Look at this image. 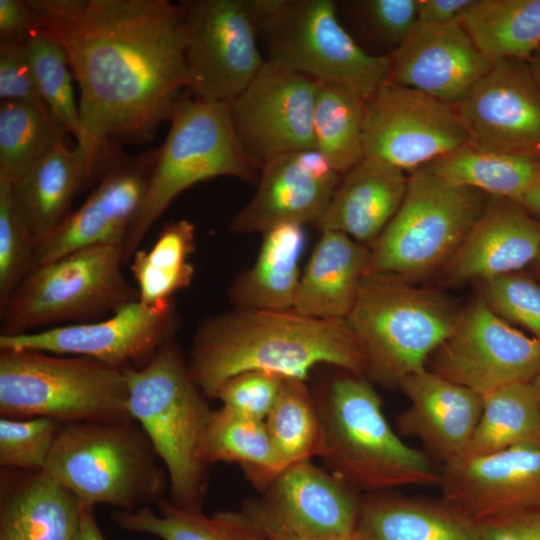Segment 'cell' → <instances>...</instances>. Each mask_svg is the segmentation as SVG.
<instances>
[{
  "instance_id": "cell-1",
  "label": "cell",
  "mask_w": 540,
  "mask_h": 540,
  "mask_svg": "<svg viewBox=\"0 0 540 540\" xmlns=\"http://www.w3.org/2000/svg\"><path fill=\"white\" fill-rule=\"evenodd\" d=\"M65 50L79 111L100 144L151 141L188 86L180 4L167 0H27Z\"/></svg>"
},
{
  "instance_id": "cell-2",
  "label": "cell",
  "mask_w": 540,
  "mask_h": 540,
  "mask_svg": "<svg viewBox=\"0 0 540 540\" xmlns=\"http://www.w3.org/2000/svg\"><path fill=\"white\" fill-rule=\"evenodd\" d=\"M319 364L362 376L363 347L347 319H318L296 312L235 307L197 327L187 367L206 398L247 371L307 380Z\"/></svg>"
},
{
  "instance_id": "cell-3",
  "label": "cell",
  "mask_w": 540,
  "mask_h": 540,
  "mask_svg": "<svg viewBox=\"0 0 540 540\" xmlns=\"http://www.w3.org/2000/svg\"><path fill=\"white\" fill-rule=\"evenodd\" d=\"M317 406L324 428L320 458L358 493L408 486H439L440 466L401 440L389 425L381 398L362 376L334 379Z\"/></svg>"
},
{
  "instance_id": "cell-4",
  "label": "cell",
  "mask_w": 540,
  "mask_h": 540,
  "mask_svg": "<svg viewBox=\"0 0 540 540\" xmlns=\"http://www.w3.org/2000/svg\"><path fill=\"white\" fill-rule=\"evenodd\" d=\"M128 411L150 440L169 479L173 504L201 509L208 466L201 441L213 410L194 382L175 338L141 367L124 369Z\"/></svg>"
},
{
  "instance_id": "cell-5",
  "label": "cell",
  "mask_w": 540,
  "mask_h": 540,
  "mask_svg": "<svg viewBox=\"0 0 540 540\" xmlns=\"http://www.w3.org/2000/svg\"><path fill=\"white\" fill-rule=\"evenodd\" d=\"M132 417L63 424L43 469L84 506L123 511L158 503L169 488L165 469Z\"/></svg>"
},
{
  "instance_id": "cell-6",
  "label": "cell",
  "mask_w": 540,
  "mask_h": 540,
  "mask_svg": "<svg viewBox=\"0 0 540 540\" xmlns=\"http://www.w3.org/2000/svg\"><path fill=\"white\" fill-rule=\"evenodd\" d=\"M142 202L122 245L124 263L131 260L153 224L183 191L216 177L257 182L262 165L241 144L230 103L180 98L170 118Z\"/></svg>"
},
{
  "instance_id": "cell-7",
  "label": "cell",
  "mask_w": 540,
  "mask_h": 540,
  "mask_svg": "<svg viewBox=\"0 0 540 540\" xmlns=\"http://www.w3.org/2000/svg\"><path fill=\"white\" fill-rule=\"evenodd\" d=\"M388 273H366L347 321L367 359L366 374L387 386L426 369L460 312L444 296Z\"/></svg>"
},
{
  "instance_id": "cell-8",
  "label": "cell",
  "mask_w": 540,
  "mask_h": 540,
  "mask_svg": "<svg viewBox=\"0 0 540 540\" xmlns=\"http://www.w3.org/2000/svg\"><path fill=\"white\" fill-rule=\"evenodd\" d=\"M0 415L62 424L131 417L127 378L90 357L0 350Z\"/></svg>"
},
{
  "instance_id": "cell-9",
  "label": "cell",
  "mask_w": 540,
  "mask_h": 540,
  "mask_svg": "<svg viewBox=\"0 0 540 540\" xmlns=\"http://www.w3.org/2000/svg\"><path fill=\"white\" fill-rule=\"evenodd\" d=\"M120 245L81 249L31 270L0 312L1 334L87 323L139 301L122 272Z\"/></svg>"
},
{
  "instance_id": "cell-10",
  "label": "cell",
  "mask_w": 540,
  "mask_h": 540,
  "mask_svg": "<svg viewBox=\"0 0 540 540\" xmlns=\"http://www.w3.org/2000/svg\"><path fill=\"white\" fill-rule=\"evenodd\" d=\"M269 61L366 98L389 79V59L365 52L340 24L332 0H250Z\"/></svg>"
},
{
  "instance_id": "cell-11",
  "label": "cell",
  "mask_w": 540,
  "mask_h": 540,
  "mask_svg": "<svg viewBox=\"0 0 540 540\" xmlns=\"http://www.w3.org/2000/svg\"><path fill=\"white\" fill-rule=\"evenodd\" d=\"M486 205L481 191L452 185L427 166L413 170L401 206L370 247L366 273L413 281L442 267Z\"/></svg>"
},
{
  "instance_id": "cell-12",
  "label": "cell",
  "mask_w": 540,
  "mask_h": 540,
  "mask_svg": "<svg viewBox=\"0 0 540 540\" xmlns=\"http://www.w3.org/2000/svg\"><path fill=\"white\" fill-rule=\"evenodd\" d=\"M180 7L187 89L200 100L230 103L265 63L250 0H186Z\"/></svg>"
},
{
  "instance_id": "cell-13",
  "label": "cell",
  "mask_w": 540,
  "mask_h": 540,
  "mask_svg": "<svg viewBox=\"0 0 540 540\" xmlns=\"http://www.w3.org/2000/svg\"><path fill=\"white\" fill-rule=\"evenodd\" d=\"M467 144L469 134L448 103L389 80L366 98L365 157L412 172Z\"/></svg>"
},
{
  "instance_id": "cell-14",
  "label": "cell",
  "mask_w": 540,
  "mask_h": 540,
  "mask_svg": "<svg viewBox=\"0 0 540 540\" xmlns=\"http://www.w3.org/2000/svg\"><path fill=\"white\" fill-rule=\"evenodd\" d=\"M428 362L431 372L483 396L532 382L540 371V343L496 315L480 296L460 312Z\"/></svg>"
},
{
  "instance_id": "cell-15",
  "label": "cell",
  "mask_w": 540,
  "mask_h": 540,
  "mask_svg": "<svg viewBox=\"0 0 540 540\" xmlns=\"http://www.w3.org/2000/svg\"><path fill=\"white\" fill-rule=\"evenodd\" d=\"M177 326L174 303L149 307L136 301L93 322L19 335L0 334V350L85 356L124 370L145 365L165 342L174 338Z\"/></svg>"
},
{
  "instance_id": "cell-16",
  "label": "cell",
  "mask_w": 540,
  "mask_h": 540,
  "mask_svg": "<svg viewBox=\"0 0 540 540\" xmlns=\"http://www.w3.org/2000/svg\"><path fill=\"white\" fill-rule=\"evenodd\" d=\"M319 82L265 60L252 82L230 102L236 134L263 165L315 148L313 111Z\"/></svg>"
},
{
  "instance_id": "cell-17",
  "label": "cell",
  "mask_w": 540,
  "mask_h": 540,
  "mask_svg": "<svg viewBox=\"0 0 540 540\" xmlns=\"http://www.w3.org/2000/svg\"><path fill=\"white\" fill-rule=\"evenodd\" d=\"M242 512L258 527L294 536L352 534L362 496L311 461L282 470Z\"/></svg>"
},
{
  "instance_id": "cell-18",
  "label": "cell",
  "mask_w": 540,
  "mask_h": 540,
  "mask_svg": "<svg viewBox=\"0 0 540 540\" xmlns=\"http://www.w3.org/2000/svg\"><path fill=\"white\" fill-rule=\"evenodd\" d=\"M454 108L473 147L540 160V89L527 61H493Z\"/></svg>"
},
{
  "instance_id": "cell-19",
  "label": "cell",
  "mask_w": 540,
  "mask_h": 540,
  "mask_svg": "<svg viewBox=\"0 0 540 540\" xmlns=\"http://www.w3.org/2000/svg\"><path fill=\"white\" fill-rule=\"evenodd\" d=\"M440 473L442 499L477 524L540 511V445L459 457Z\"/></svg>"
},
{
  "instance_id": "cell-20",
  "label": "cell",
  "mask_w": 540,
  "mask_h": 540,
  "mask_svg": "<svg viewBox=\"0 0 540 540\" xmlns=\"http://www.w3.org/2000/svg\"><path fill=\"white\" fill-rule=\"evenodd\" d=\"M157 157L158 148L137 156L116 151L95 190L61 226L35 247L32 270L81 249L122 246Z\"/></svg>"
},
{
  "instance_id": "cell-21",
  "label": "cell",
  "mask_w": 540,
  "mask_h": 540,
  "mask_svg": "<svg viewBox=\"0 0 540 540\" xmlns=\"http://www.w3.org/2000/svg\"><path fill=\"white\" fill-rule=\"evenodd\" d=\"M389 59V81L457 105L492 66L458 19L415 26Z\"/></svg>"
},
{
  "instance_id": "cell-22",
  "label": "cell",
  "mask_w": 540,
  "mask_h": 540,
  "mask_svg": "<svg viewBox=\"0 0 540 540\" xmlns=\"http://www.w3.org/2000/svg\"><path fill=\"white\" fill-rule=\"evenodd\" d=\"M409 407L396 418L401 435L416 437L440 466L462 456L480 419L483 398L427 368L398 386Z\"/></svg>"
},
{
  "instance_id": "cell-23",
  "label": "cell",
  "mask_w": 540,
  "mask_h": 540,
  "mask_svg": "<svg viewBox=\"0 0 540 540\" xmlns=\"http://www.w3.org/2000/svg\"><path fill=\"white\" fill-rule=\"evenodd\" d=\"M540 252V221L518 203L495 198L487 203L463 242L441 267L452 285L520 271Z\"/></svg>"
},
{
  "instance_id": "cell-24",
  "label": "cell",
  "mask_w": 540,
  "mask_h": 540,
  "mask_svg": "<svg viewBox=\"0 0 540 540\" xmlns=\"http://www.w3.org/2000/svg\"><path fill=\"white\" fill-rule=\"evenodd\" d=\"M101 176L81 144L69 148L61 141L12 184L16 206L35 247L70 216L76 194Z\"/></svg>"
},
{
  "instance_id": "cell-25",
  "label": "cell",
  "mask_w": 540,
  "mask_h": 540,
  "mask_svg": "<svg viewBox=\"0 0 540 540\" xmlns=\"http://www.w3.org/2000/svg\"><path fill=\"white\" fill-rule=\"evenodd\" d=\"M256 193L232 218L235 233H265L282 224L318 223L339 184L310 173L295 152L277 156L261 167Z\"/></svg>"
},
{
  "instance_id": "cell-26",
  "label": "cell",
  "mask_w": 540,
  "mask_h": 540,
  "mask_svg": "<svg viewBox=\"0 0 540 540\" xmlns=\"http://www.w3.org/2000/svg\"><path fill=\"white\" fill-rule=\"evenodd\" d=\"M83 504L43 471L2 468L0 540H75Z\"/></svg>"
},
{
  "instance_id": "cell-27",
  "label": "cell",
  "mask_w": 540,
  "mask_h": 540,
  "mask_svg": "<svg viewBox=\"0 0 540 540\" xmlns=\"http://www.w3.org/2000/svg\"><path fill=\"white\" fill-rule=\"evenodd\" d=\"M407 186L403 170L364 156L345 173L317 226L372 246L401 206Z\"/></svg>"
},
{
  "instance_id": "cell-28",
  "label": "cell",
  "mask_w": 540,
  "mask_h": 540,
  "mask_svg": "<svg viewBox=\"0 0 540 540\" xmlns=\"http://www.w3.org/2000/svg\"><path fill=\"white\" fill-rule=\"evenodd\" d=\"M370 247L322 231L301 275L293 310L318 319H346L367 272Z\"/></svg>"
},
{
  "instance_id": "cell-29",
  "label": "cell",
  "mask_w": 540,
  "mask_h": 540,
  "mask_svg": "<svg viewBox=\"0 0 540 540\" xmlns=\"http://www.w3.org/2000/svg\"><path fill=\"white\" fill-rule=\"evenodd\" d=\"M355 533L361 540H481L479 525L442 498L389 491L362 496Z\"/></svg>"
},
{
  "instance_id": "cell-30",
  "label": "cell",
  "mask_w": 540,
  "mask_h": 540,
  "mask_svg": "<svg viewBox=\"0 0 540 540\" xmlns=\"http://www.w3.org/2000/svg\"><path fill=\"white\" fill-rule=\"evenodd\" d=\"M253 266L229 288L235 307L293 310L301 278L299 260L305 246L303 225L282 224L266 231Z\"/></svg>"
},
{
  "instance_id": "cell-31",
  "label": "cell",
  "mask_w": 540,
  "mask_h": 540,
  "mask_svg": "<svg viewBox=\"0 0 540 540\" xmlns=\"http://www.w3.org/2000/svg\"><path fill=\"white\" fill-rule=\"evenodd\" d=\"M458 20L490 61H528L540 47V0H472Z\"/></svg>"
},
{
  "instance_id": "cell-32",
  "label": "cell",
  "mask_w": 540,
  "mask_h": 540,
  "mask_svg": "<svg viewBox=\"0 0 540 540\" xmlns=\"http://www.w3.org/2000/svg\"><path fill=\"white\" fill-rule=\"evenodd\" d=\"M195 251V226L187 219L166 223L154 244L138 249L131 258V272L139 301L149 307L173 303L174 295L188 288L195 268L190 261Z\"/></svg>"
},
{
  "instance_id": "cell-33",
  "label": "cell",
  "mask_w": 540,
  "mask_h": 540,
  "mask_svg": "<svg viewBox=\"0 0 540 540\" xmlns=\"http://www.w3.org/2000/svg\"><path fill=\"white\" fill-rule=\"evenodd\" d=\"M427 166L444 181L519 203L540 178V160L467 144Z\"/></svg>"
},
{
  "instance_id": "cell-34",
  "label": "cell",
  "mask_w": 540,
  "mask_h": 540,
  "mask_svg": "<svg viewBox=\"0 0 540 540\" xmlns=\"http://www.w3.org/2000/svg\"><path fill=\"white\" fill-rule=\"evenodd\" d=\"M25 46L38 90L51 115L86 149L103 174L114 142L100 144L86 130L75 102L72 71L65 50L39 28L30 33Z\"/></svg>"
},
{
  "instance_id": "cell-35",
  "label": "cell",
  "mask_w": 540,
  "mask_h": 540,
  "mask_svg": "<svg viewBox=\"0 0 540 540\" xmlns=\"http://www.w3.org/2000/svg\"><path fill=\"white\" fill-rule=\"evenodd\" d=\"M201 457L212 464L236 463L262 491L283 469L273 450L265 421L224 408L214 410L201 441Z\"/></svg>"
},
{
  "instance_id": "cell-36",
  "label": "cell",
  "mask_w": 540,
  "mask_h": 540,
  "mask_svg": "<svg viewBox=\"0 0 540 540\" xmlns=\"http://www.w3.org/2000/svg\"><path fill=\"white\" fill-rule=\"evenodd\" d=\"M482 398L480 419L460 457L540 445V405L532 382L506 385Z\"/></svg>"
},
{
  "instance_id": "cell-37",
  "label": "cell",
  "mask_w": 540,
  "mask_h": 540,
  "mask_svg": "<svg viewBox=\"0 0 540 540\" xmlns=\"http://www.w3.org/2000/svg\"><path fill=\"white\" fill-rule=\"evenodd\" d=\"M275 455L284 470L321 457L324 428L306 380L284 377L279 396L265 419Z\"/></svg>"
},
{
  "instance_id": "cell-38",
  "label": "cell",
  "mask_w": 540,
  "mask_h": 540,
  "mask_svg": "<svg viewBox=\"0 0 540 540\" xmlns=\"http://www.w3.org/2000/svg\"><path fill=\"white\" fill-rule=\"evenodd\" d=\"M365 102L366 97L352 87L319 83L313 111L315 148L340 174L364 157Z\"/></svg>"
},
{
  "instance_id": "cell-39",
  "label": "cell",
  "mask_w": 540,
  "mask_h": 540,
  "mask_svg": "<svg viewBox=\"0 0 540 540\" xmlns=\"http://www.w3.org/2000/svg\"><path fill=\"white\" fill-rule=\"evenodd\" d=\"M66 130L50 111L17 101L0 104V180L14 183L57 143Z\"/></svg>"
},
{
  "instance_id": "cell-40",
  "label": "cell",
  "mask_w": 540,
  "mask_h": 540,
  "mask_svg": "<svg viewBox=\"0 0 540 540\" xmlns=\"http://www.w3.org/2000/svg\"><path fill=\"white\" fill-rule=\"evenodd\" d=\"M156 505L157 512L148 506L117 510L111 519L123 530L152 534L162 540H240L234 511L207 516L201 509L182 508L164 499Z\"/></svg>"
},
{
  "instance_id": "cell-41",
  "label": "cell",
  "mask_w": 540,
  "mask_h": 540,
  "mask_svg": "<svg viewBox=\"0 0 540 540\" xmlns=\"http://www.w3.org/2000/svg\"><path fill=\"white\" fill-rule=\"evenodd\" d=\"M35 244L16 206L12 183L0 180V312L33 267Z\"/></svg>"
},
{
  "instance_id": "cell-42",
  "label": "cell",
  "mask_w": 540,
  "mask_h": 540,
  "mask_svg": "<svg viewBox=\"0 0 540 540\" xmlns=\"http://www.w3.org/2000/svg\"><path fill=\"white\" fill-rule=\"evenodd\" d=\"M62 426V423L47 417H1V467L43 471Z\"/></svg>"
},
{
  "instance_id": "cell-43",
  "label": "cell",
  "mask_w": 540,
  "mask_h": 540,
  "mask_svg": "<svg viewBox=\"0 0 540 540\" xmlns=\"http://www.w3.org/2000/svg\"><path fill=\"white\" fill-rule=\"evenodd\" d=\"M482 285L481 297L489 308L540 343V285L535 279L520 270L484 280Z\"/></svg>"
},
{
  "instance_id": "cell-44",
  "label": "cell",
  "mask_w": 540,
  "mask_h": 540,
  "mask_svg": "<svg viewBox=\"0 0 540 540\" xmlns=\"http://www.w3.org/2000/svg\"><path fill=\"white\" fill-rule=\"evenodd\" d=\"M283 378L264 371H247L228 380L216 399L226 410L265 421L279 396Z\"/></svg>"
},
{
  "instance_id": "cell-45",
  "label": "cell",
  "mask_w": 540,
  "mask_h": 540,
  "mask_svg": "<svg viewBox=\"0 0 540 540\" xmlns=\"http://www.w3.org/2000/svg\"><path fill=\"white\" fill-rule=\"evenodd\" d=\"M0 99L49 111L38 90L25 42L0 41Z\"/></svg>"
},
{
  "instance_id": "cell-46",
  "label": "cell",
  "mask_w": 540,
  "mask_h": 540,
  "mask_svg": "<svg viewBox=\"0 0 540 540\" xmlns=\"http://www.w3.org/2000/svg\"><path fill=\"white\" fill-rule=\"evenodd\" d=\"M362 8L373 32L396 47L418 24L417 0H368Z\"/></svg>"
},
{
  "instance_id": "cell-47",
  "label": "cell",
  "mask_w": 540,
  "mask_h": 540,
  "mask_svg": "<svg viewBox=\"0 0 540 540\" xmlns=\"http://www.w3.org/2000/svg\"><path fill=\"white\" fill-rule=\"evenodd\" d=\"M481 540H540V511L479 523Z\"/></svg>"
},
{
  "instance_id": "cell-48",
  "label": "cell",
  "mask_w": 540,
  "mask_h": 540,
  "mask_svg": "<svg viewBox=\"0 0 540 540\" xmlns=\"http://www.w3.org/2000/svg\"><path fill=\"white\" fill-rule=\"evenodd\" d=\"M34 29L35 16L27 0H0V41L26 42Z\"/></svg>"
},
{
  "instance_id": "cell-49",
  "label": "cell",
  "mask_w": 540,
  "mask_h": 540,
  "mask_svg": "<svg viewBox=\"0 0 540 540\" xmlns=\"http://www.w3.org/2000/svg\"><path fill=\"white\" fill-rule=\"evenodd\" d=\"M472 0H417L418 22L445 24L458 19Z\"/></svg>"
},
{
  "instance_id": "cell-50",
  "label": "cell",
  "mask_w": 540,
  "mask_h": 540,
  "mask_svg": "<svg viewBox=\"0 0 540 540\" xmlns=\"http://www.w3.org/2000/svg\"><path fill=\"white\" fill-rule=\"evenodd\" d=\"M75 540H105L97 525L92 507L83 505L80 525Z\"/></svg>"
},
{
  "instance_id": "cell-51",
  "label": "cell",
  "mask_w": 540,
  "mask_h": 540,
  "mask_svg": "<svg viewBox=\"0 0 540 540\" xmlns=\"http://www.w3.org/2000/svg\"><path fill=\"white\" fill-rule=\"evenodd\" d=\"M240 540H268L242 511H234Z\"/></svg>"
},
{
  "instance_id": "cell-52",
  "label": "cell",
  "mask_w": 540,
  "mask_h": 540,
  "mask_svg": "<svg viewBox=\"0 0 540 540\" xmlns=\"http://www.w3.org/2000/svg\"><path fill=\"white\" fill-rule=\"evenodd\" d=\"M256 527L268 540H361L356 535L355 531L352 534H347V535H337V536H328V537H302V536H294V535H289V534L273 532V531L262 529L258 526Z\"/></svg>"
},
{
  "instance_id": "cell-53",
  "label": "cell",
  "mask_w": 540,
  "mask_h": 540,
  "mask_svg": "<svg viewBox=\"0 0 540 540\" xmlns=\"http://www.w3.org/2000/svg\"><path fill=\"white\" fill-rule=\"evenodd\" d=\"M518 204L531 215L540 217V178L524 194Z\"/></svg>"
},
{
  "instance_id": "cell-54",
  "label": "cell",
  "mask_w": 540,
  "mask_h": 540,
  "mask_svg": "<svg viewBox=\"0 0 540 540\" xmlns=\"http://www.w3.org/2000/svg\"><path fill=\"white\" fill-rule=\"evenodd\" d=\"M531 74L540 89V47L532 54L527 61Z\"/></svg>"
},
{
  "instance_id": "cell-55",
  "label": "cell",
  "mask_w": 540,
  "mask_h": 540,
  "mask_svg": "<svg viewBox=\"0 0 540 540\" xmlns=\"http://www.w3.org/2000/svg\"><path fill=\"white\" fill-rule=\"evenodd\" d=\"M532 384H533V386L535 388V391H536V394H537V397H538V401H539V405H540V371L536 375L534 380L532 381Z\"/></svg>"
},
{
  "instance_id": "cell-56",
  "label": "cell",
  "mask_w": 540,
  "mask_h": 540,
  "mask_svg": "<svg viewBox=\"0 0 540 540\" xmlns=\"http://www.w3.org/2000/svg\"><path fill=\"white\" fill-rule=\"evenodd\" d=\"M534 263H535L536 268L538 269V272L540 274V252H539L537 258L535 259Z\"/></svg>"
}]
</instances>
